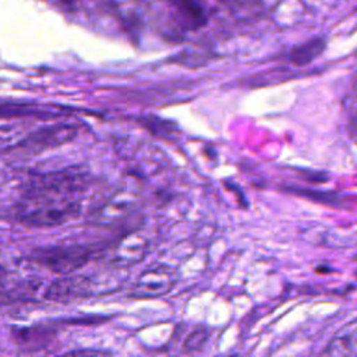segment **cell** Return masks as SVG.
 <instances>
[{
    "mask_svg": "<svg viewBox=\"0 0 357 357\" xmlns=\"http://www.w3.org/2000/svg\"><path fill=\"white\" fill-rule=\"evenodd\" d=\"M81 205L75 201L53 199L50 195L28 194L17 211V219L31 227H53L64 225L79 215Z\"/></svg>",
    "mask_w": 357,
    "mask_h": 357,
    "instance_id": "1",
    "label": "cell"
},
{
    "mask_svg": "<svg viewBox=\"0 0 357 357\" xmlns=\"http://www.w3.org/2000/svg\"><path fill=\"white\" fill-rule=\"evenodd\" d=\"M93 250L84 245H52L36 248L31 259L56 273H68L84 266L92 257Z\"/></svg>",
    "mask_w": 357,
    "mask_h": 357,
    "instance_id": "2",
    "label": "cell"
},
{
    "mask_svg": "<svg viewBox=\"0 0 357 357\" xmlns=\"http://www.w3.org/2000/svg\"><path fill=\"white\" fill-rule=\"evenodd\" d=\"M176 284V273L169 266H152L141 273L135 282L131 297H159L169 293Z\"/></svg>",
    "mask_w": 357,
    "mask_h": 357,
    "instance_id": "3",
    "label": "cell"
},
{
    "mask_svg": "<svg viewBox=\"0 0 357 357\" xmlns=\"http://www.w3.org/2000/svg\"><path fill=\"white\" fill-rule=\"evenodd\" d=\"M77 134V128L67 124L47 126L36 130L35 132L25 137L18 146L29 152H40L49 148L60 146L71 141Z\"/></svg>",
    "mask_w": 357,
    "mask_h": 357,
    "instance_id": "4",
    "label": "cell"
},
{
    "mask_svg": "<svg viewBox=\"0 0 357 357\" xmlns=\"http://www.w3.org/2000/svg\"><path fill=\"white\" fill-rule=\"evenodd\" d=\"M85 296H92V280L86 278L57 279L49 284L45 293V298L61 303Z\"/></svg>",
    "mask_w": 357,
    "mask_h": 357,
    "instance_id": "5",
    "label": "cell"
},
{
    "mask_svg": "<svg viewBox=\"0 0 357 357\" xmlns=\"http://www.w3.org/2000/svg\"><path fill=\"white\" fill-rule=\"evenodd\" d=\"M13 340L22 349L36 351L45 349L56 336V331L52 326L35 325V326H13L11 331Z\"/></svg>",
    "mask_w": 357,
    "mask_h": 357,
    "instance_id": "6",
    "label": "cell"
},
{
    "mask_svg": "<svg viewBox=\"0 0 357 357\" xmlns=\"http://www.w3.org/2000/svg\"><path fill=\"white\" fill-rule=\"evenodd\" d=\"M148 251V241L138 236L130 234L123 237L113 248L112 262L117 266H130L139 262Z\"/></svg>",
    "mask_w": 357,
    "mask_h": 357,
    "instance_id": "7",
    "label": "cell"
},
{
    "mask_svg": "<svg viewBox=\"0 0 357 357\" xmlns=\"http://www.w3.org/2000/svg\"><path fill=\"white\" fill-rule=\"evenodd\" d=\"M131 208H132L131 201H127L124 198L113 199V201L110 199L109 202L103 204L92 213V219L98 225L110 226V225H114L116 222H121L130 213Z\"/></svg>",
    "mask_w": 357,
    "mask_h": 357,
    "instance_id": "8",
    "label": "cell"
},
{
    "mask_svg": "<svg viewBox=\"0 0 357 357\" xmlns=\"http://www.w3.org/2000/svg\"><path fill=\"white\" fill-rule=\"evenodd\" d=\"M325 49V40L321 38L311 39L300 46H296L290 54L289 59L296 66H305L311 63L314 59H317Z\"/></svg>",
    "mask_w": 357,
    "mask_h": 357,
    "instance_id": "9",
    "label": "cell"
},
{
    "mask_svg": "<svg viewBox=\"0 0 357 357\" xmlns=\"http://www.w3.org/2000/svg\"><path fill=\"white\" fill-rule=\"evenodd\" d=\"M208 337H209V332L205 328H197L187 336L184 342V349L187 351H197L206 343Z\"/></svg>",
    "mask_w": 357,
    "mask_h": 357,
    "instance_id": "10",
    "label": "cell"
},
{
    "mask_svg": "<svg viewBox=\"0 0 357 357\" xmlns=\"http://www.w3.org/2000/svg\"><path fill=\"white\" fill-rule=\"evenodd\" d=\"M354 126H356V128H357V113H356V123H354Z\"/></svg>",
    "mask_w": 357,
    "mask_h": 357,
    "instance_id": "11",
    "label": "cell"
}]
</instances>
